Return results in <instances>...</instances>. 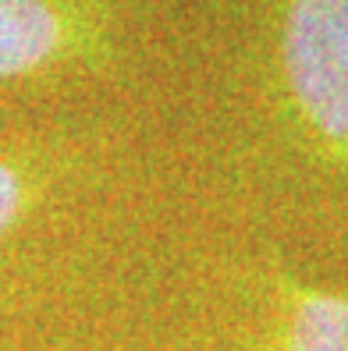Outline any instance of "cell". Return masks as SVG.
Wrapping results in <instances>:
<instances>
[{"label":"cell","instance_id":"obj_4","mask_svg":"<svg viewBox=\"0 0 348 351\" xmlns=\"http://www.w3.org/2000/svg\"><path fill=\"white\" fill-rule=\"evenodd\" d=\"M75 167V153L60 138H36L0 149V245L43 210Z\"/></svg>","mask_w":348,"mask_h":351},{"label":"cell","instance_id":"obj_1","mask_svg":"<svg viewBox=\"0 0 348 351\" xmlns=\"http://www.w3.org/2000/svg\"><path fill=\"white\" fill-rule=\"evenodd\" d=\"M245 68L259 160L348 220V0H256Z\"/></svg>","mask_w":348,"mask_h":351},{"label":"cell","instance_id":"obj_3","mask_svg":"<svg viewBox=\"0 0 348 351\" xmlns=\"http://www.w3.org/2000/svg\"><path fill=\"white\" fill-rule=\"evenodd\" d=\"M259 351H348V291L316 284L270 256L256 270Z\"/></svg>","mask_w":348,"mask_h":351},{"label":"cell","instance_id":"obj_2","mask_svg":"<svg viewBox=\"0 0 348 351\" xmlns=\"http://www.w3.org/2000/svg\"><path fill=\"white\" fill-rule=\"evenodd\" d=\"M114 60L104 0H0V86Z\"/></svg>","mask_w":348,"mask_h":351}]
</instances>
